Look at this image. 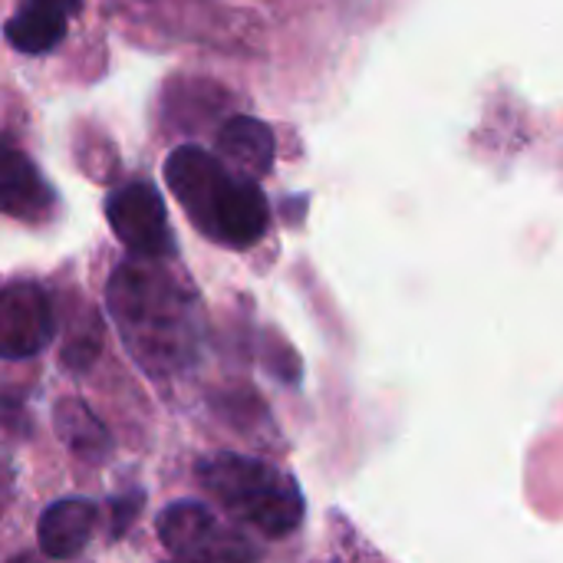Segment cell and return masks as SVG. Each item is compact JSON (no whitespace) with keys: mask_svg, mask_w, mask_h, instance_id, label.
Returning a JSON list of instances; mask_svg holds the SVG:
<instances>
[{"mask_svg":"<svg viewBox=\"0 0 563 563\" xmlns=\"http://www.w3.org/2000/svg\"><path fill=\"white\" fill-rule=\"evenodd\" d=\"M165 181L205 238L244 251L267 234L271 208L261 185L247 175H231L218 155L178 145L165 162Z\"/></svg>","mask_w":563,"mask_h":563,"instance_id":"obj_2","label":"cell"},{"mask_svg":"<svg viewBox=\"0 0 563 563\" xmlns=\"http://www.w3.org/2000/svg\"><path fill=\"white\" fill-rule=\"evenodd\" d=\"M3 36L20 53L40 56V53H49L53 46L63 43V36H66V16H59V13H53L46 7H36V3H23L7 20Z\"/></svg>","mask_w":563,"mask_h":563,"instance_id":"obj_11","label":"cell"},{"mask_svg":"<svg viewBox=\"0 0 563 563\" xmlns=\"http://www.w3.org/2000/svg\"><path fill=\"white\" fill-rule=\"evenodd\" d=\"M53 426L59 442L89 465L102 462L112 452L109 429L96 419V412L82 399H59V406L53 409Z\"/></svg>","mask_w":563,"mask_h":563,"instance_id":"obj_10","label":"cell"},{"mask_svg":"<svg viewBox=\"0 0 563 563\" xmlns=\"http://www.w3.org/2000/svg\"><path fill=\"white\" fill-rule=\"evenodd\" d=\"M56 333L53 300L40 284L13 280L0 287V360L40 356Z\"/></svg>","mask_w":563,"mask_h":563,"instance_id":"obj_6","label":"cell"},{"mask_svg":"<svg viewBox=\"0 0 563 563\" xmlns=\"http://www.w3.org/2000/svg\"><path fill=\"white\" fill-rule=\"evenodd\" d=\"M106 310L129 356L152 376L191 366L198 353L195 303L155 264H122L106 287Z\"/></svg>","mask_w":563,"mask_h":563,"instance_id":"obj_1","label":"cell"},{"mask_svg":"<svg viewBox=\"0 0 563 563\" xmlns=\"http://www.w3.org/2000/svg\"><path fill=\"white\" fill-rule=\"evenodd\" d=\"M96 518H99V511L86 498L53 501L40 515V525H36V541H40L43 558H49V561L76 558L89 544V538L96 531Z\"/></svg>","mask_w":563,"mask_h":563,"instance_id":"obj_8","label":"cell"},{"mask_svg":"<svg viewBox=\"0 0 563 563\" xmlns=\"http://www.w3.org/2000/svg\"><path fill=\"white\" fill-rule=\"evenodd\" d=\"M99 350H102V320L89 310L86 320L73 323L66 340H63V366L73 369V373H86L96 360H99Z\"/></svg>","mask_w":563,"mask_h":563,"instance_id":"obj_12","label":"cell"},{"mask_svg":"<svg viewBox=\"0 0 563 563\" xmlns=\"http://www.w3.org/2000/svg\"><path fill=\"white\" fill-rule=\"evenodd\" d=\"M142 505H145V492H125V495L109 498V501H106L109 538H115V541H119V538L135 525V518H139Z\"/></svg>","mask_w":563,"mask_h":563,"instance_id":"obj_13","label":"cell"},{"mask_svg":"<svg viewBox=\"0 0 563 563\" xmlns=\"http://www.w3.org/2000/svg\"><path fill=\"white\" fill-rule=\"evenodd\" d=\"M106 218L112 234L139 257L162 261L175 254V234L168 224L165 201L155 185L129 181L106 198Z\"/></svg>","mask_w":563,"mask_h":563,"instance_id":"obj_5","label":"cell"},{"mask_svg":"<svg viewBox=\"0 0 563 563\" xmlns=\"http://www.w3.org/2000/svg\"><path fill=\"white\" fill-rule=\"evenodd\" d=\"M26 3H36V7H46V10H53V13H59V16H76L79 10H82V0H26Z\"/></svg>","mask_w":563,"mask_h":563,"instance_id":"obj_14","label":"cell"},{"mask_svg":"<svg viewBox=\"0 0 563 563\" xmlns=\"http://www.w3.org/2000/svg\"><path fill=\"white\" fill-rule=\"evenodd\" d=\"M158 538L181 563H257L261 551L241 531L228 528L201 501H175L158 515Z\"/></svg>","mask_w":563,"mask_h":563,"instance_id":"obj_4","label":"cell"},{"mask_svg":"<svg viewBox=\"0 0 563 563\" xmlns=\"http://www.w3.org/2000/svg\"><path fill=\"white\" fill-rule=\"evenodd\" d=\"M201 488L241 525L261 538L280 541L303 525V495L290 475L264 459L221 452L195 468Z\"/></svg>","mask_w":563,"mask_h":563,"instance_id":"obj_3","label":"cell"},{"mask_svg":"<svg viewBox=\"0 0 563 563\" xmlns=\"http://www.w3.org/2000/svg\"><path fill=\"white\" fill-rule=\"evenodd\" d=\"M333 563H336V561H333Z\"/></svg>","mask_w":563,"mask_h":563,"instance_id":"obj_16","label":"cell"},{"mask_svg":"<svg viewBox=\"0 0 563 563\" xmlns=\"http://www.w3.org/2000/svg\"><path fill=\"white\" fill-rule=\"evenodd\" d=\"M218 152L241 175L257 178V175L271 172L274 155H277V139L267 122H261L254 115H231L218 129Z\"/></svg>","mask_w":563,"mask_h":563,"instance_id":"obj_9","label":"cell"},{"mask_svg":"<svg viewBox=\"0 0 563 563\" xmlns=\"http://www.w3.org/2000/svg\"><path fill=\"white\" fill-rule=\"evenodd\" d=\"M10 563H40V561H36L33 554H20V558H13V561H10Z\"/></svg>","mask_w":563,"mask_h":563,"instance_id":"obj_15","label":"cell"},{"mask_svg":"<svg viewBox=\"0 0 563 563\" xmlns=\"http://www.w3.org/2000/svg\"><path fill=\"white\" fill-rule=\"evenodd\" d=\"M53 201L56 195L36 162L13 142L0 139V211L16 221L40 224L53 214Z\"/></svg>","mask_w":563,"mask_h":563,"instance_id":"obj_7","label":"cell"}]
</instances>
